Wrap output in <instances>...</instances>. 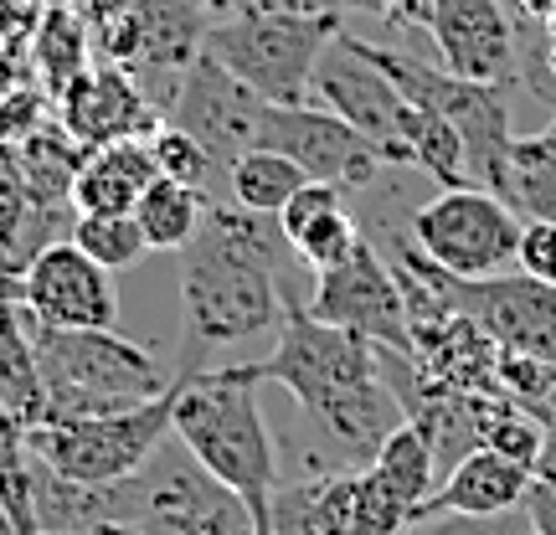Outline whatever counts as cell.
<instances>
[{
	"label": "cell",
	"instance_id": "1",
	"mask_svg": "<svg viewBox=\"0 0 556 535\" xmlns=\"http://www.w3.org/2000/svg\"><path fill=\"white\" fill-rule=\"evenodd\" d=\"M283 232L274 217L212 206L197 238L180 247V366L201 371L212 351H232L248 340L278 335L283 324Z\"/></svg>",
	"mask_w": 556,
	"mask_h": 535
},
{
	"label": "cell",
	"instance_id": "2",
	"mask_svg": "<svg viewBox=\"0 0 556 535\" xmlns=\"http://www.w3.org/2000/svg\"><path fill=\"white\" fill-rule=\"evenodd\" d=\"M258 377L289 386L299 412L325 433L330 463L340 469H366L381 437L407 417L381 377L377 345L356 330L315 319L299 294L283 298V324L274 335V351L258 360Z\"/></svg>",
	"mask_w": 556,
	"mask_h": 535
},
{
	"label": "cell",
	"instance_id": "3",
	"mask_svg": "<svg viewBox=\"0 0 556 535\" xmlns=\"http://www.w3.org/2000/svg\"><path fill=\"white\" fill-rule=\"evenodd\" d=\"M258 360L253 366H201L170 381V433L186 443L212 479H222L248 505L253 531H268V499L278 484V448L258 407Z\"/></svg>",
	"mask_w": 556,
	"mask_h": 535
},
{
	"label": "cell",
	"instance_id": "4",
	"mask_svg": "<svg viewBox=\"0 0 556 535\" xmlns=\"http://www.w3.org/2000/svg\"><path fill=\"white\" fill-rule=\"evenodd\" d=\"M31 345L47 392V417H99L124 412L170 392L176 371H165L144 345L119 330H52L31 315Z\"/></svg>",
	"mask_w": 556,
	"mask_h": 535
},
{
	"label": "cell",
	"instance_id": "5",
	"mask_svg": "<svg viewBox=\"0 0 556 535\" xmlns=\"http://www.w3.org/2000/svg\"><path fill=\"white\" fill-rule=\"evenodd\" d=\"M345 21L319 11H227L201 31V52L242 78L263 103H304L319 52Z\"/></svg>",
	"mask_w": 556,
	"mask_h": 535
},
{
	"label": "cell",
	"instance_id": "6",
	"mask_svg": "<svg viewBox=\"0 0 556 535\" xmlns=\"http://www.w3.org/2000/svg\"><path fill=\"white\" fill-rule=\"evenodd\" d=\"M119 520L135 535H248L253 515L222 479L186 454L176 433L144 458V469L119 479Z\"/></svg>",
	"mask_w": 556,
	"mask_h": 535
},
{
	"label": "cell",
	"instance_id": "7",
	"mask_svg": "<svg viewBox=\"0 0 556 535\" xmlns=\"http://www.w3.org/2000/svg\"><path fill=\"white\" fill-rule=\"evenodd\" d=\"M165 437H170V392L155 402H139V407H124V412L47 417L37 428H26V448L62 479L119 484L135 469H144V458Z\"/></svg>",
	"mask_w": 556,
	"mask_h": 535
},
{
	"label": "cell",
	"instance_id": "8",
	"mask_svg": "<svg viewBox=\"0 0 556 535\" xmlns=\"http://www.w3.org/2000/svg\"><path fill=\"white\" fill-rule=\"evenodd\" d=\"M392 263L417 273L422 283H433L438 294L448 298L458 315L475 319L500 351H520V356H536L546 366H556V283H541V278L520 273V268L495 278H448L443 268H433L417 253L413 238L397 242Z\"/></svg>",
	"mask_w": 556,
	"mask_h": 535
},
{
	"label": "cell",
	"instance_id": "9",
	"mask_svg": "<svg viewBox=\"0 0 556 535\" xmlns=\"http://www.w3.org/2000/svg\"><path fill=\"white\" fill-rule=\"evenodd\" d=\"M407 238L448 278H495L516 268L520 217L484 186H443L413 212Z\"/></svg>",
	"mask_w": 556,
	"mask_h": 535
},
{
	"label": "cell",
	"instance_id": "10",
	"mask_svg": "<svg viewBox=\"0 0 556 535\" xmlns=\"http://www.w3.org/2000/svg\"><path fill=\"white\" fill-rule=\"evenodd\" d=\"M304 309L325 324L356 330L381 351L413 356V330H407V298H402V278L387 263L377 242L361 232V242L336 263L315 273V294L304 298Z\"/></svg>",
	"mask_w": 556,
	"mask_h": 535
},
{
	"label": "cell",
	"instance_id": "11",
	"mask_svg": "<svg viewBox=\"0 0 556 535\" xmlns=\"http://www.w3.org/2000/svg\"><path fill=\"white\" fill-rule=\"evenodd\" d=\"M258 144L289 155L309 180H330L340 191H361V186H377L387 170L371 139L361 135L356 124H345L336 109L325 103H268L258 124Z\"/></svg>",
	"mask_w": 556,
	"mask_h": 535
},
{
	"label": "cell",
	"instance_id": "12",
	"mask_svg": "<svg viewBox=\"0 0 556 535\" xmlns=\"http://www.w3.org/2000/svg\"><path fill=\"white\" fill-rule=\"evenodd\" d=\"M268 103L248 88L242 78H232L212 52H201L180 67V82L170 93V109H165V124H176L197 139L201 150L212 155V165H232L242 150L258 144V124Z\"/></svg>",
	"mask_w": 556,
	"mask_h": 535
},
{
	"label": "cell",
	"instance_id": "13",
	"mask_svg": "<svg viewBox=\"0 0 556 535\" xmlns=\"http://www.w3.org/2000/svg\"><path fill=\"white\" fill-rule=\"evenodd\" d=\"M309 88L319 93V103H325V109H336L345 124H356L361 135H366L381 155H387V165H407L402 129H407L413 103L392 88V78L381 73L377 62L361 58V47L351 41V31H345V26H340L336 37H330V47L319 52Z\"/></svg>",
	"mask_w": 556,
	"mask_h": 535
},
{
	"label": "cell",
	"instance_id": "14",
	"mask_svg": "<svg viewBox=\"0 0 556 535\" xmlns=\"http://www.w3.org/2000/svg\"><path fill=\"white\" fill-rule=\"evenodd\" d=\"M422 31L443 73L490 88L520 82V16L505 0H433Z\"/></svg>",
	"mask_w": 556,
	"mask_h": 535
},
{
	"label": "cell",
	"instance_id": "15",
	"mask_svg": "<svg viewBox=\"0 0 556 535\" xmlns=\"http://www.w3.org/2000/svg\"><path fill=\"white\" fill-rule=\"evenodd\" d=\"M26 309L52 330H114L119 289L114 273L88 258L78 242L58 238L26 263Z\"/></svg>",
	"mask_w": 556,
	"mask_h": 535
},
{
	"label": "cell",
	"instance_id": "16",
	"mask_svg": "<svg viewBox=\"0 0 556 535\" xmlns=\"http://www.w3.org/2000/svg\"><path fill=\"white\" fill-rule=\"evenodd\" d=\"M62 129L78 139L83 150H99L114 139H150L155 109L139 93L124 67H83L78 78L58 93Z\"/></svg>",
	"mask_w": 556,
	"mask_h": 535
},
{
	"label": "cell",
	"instance_id": "17",
	"mask_svg": "<svg viewBox=\"0 0 556 535\" xmlns=\"http://www.w3.org/2000/svg\"><path fill=\"white\" fill-rule=\"evenodd\" d=\"M356 479H361V469H340L330 458H315L299 479L274 484L268 531L274 535H351Z\"/></svg>",
	"mask_w": 556,
	"mask_h": 535
},
{
	"label": "cell",
	"instance_id": "18",
	"mask_svg": "<svg viewBox=\"0 0 556 535\" xmlns=\"http://www.w3.org/2000/svg\"><path fill=\"white\" fill-rule=\"evenodd\" d=\"M531 495V469H520L516 458L495 454V448H469L458 458L448 479L413 510V520L428 515H500V510H520Z\"/></svg>",
	"mask_w": 556,
	"mask_h": 535
},
{
	"label": "cell",
	"instance_id": "19",
	"mask_svg": "<svg viewBox=\"0 0 556 535\" xmlns=\"http://www.w3.org/2000/svg\"><path fill=\"white\" fill-rule=\"evenodd\" d=\"M155 155L144 139H114V144H99L88 150L73 176V191H67V206L73 217H103V212H135L139 191L155 180Z\"/></svg>",
	"mask_w": 556,
	"mask_h": 535
},
{
	"label": "cell",
	"instance_id": "20",
	"mask_svg": "<svg viewBox=\"0 0 556 535\" xmlns=\"http://www.w3.org/2000/svg\"><path fill=\"white\" fill-rule=\"evenodd\" d=\"M0 412H11L21 428L47 422V392H41L26 304H0Z\"/></svg>",
	"mask_w": 556,
	"mask_h": 535
},
{
	"label": "cell",
	"instance_id": "21",
	"mask_svg": "<svg viewBox=\"0 0 556 535\" xmlns=\"http://www.w3.org/2000/svg\"><path fill=\"white\" fill-rule=\"evenodd\" d=\"M520 221H556V124L510 139L505 180L495 191Z\"/></svg>",
	"mask_w": 556,
	"mask_h": 535
},
{
	"label": "cell",
	"instance_id": "22",
	"mask_svg": "<svg viewBox=\"0 0 556 535\" xmlns=\"http://www.w3.org/2000/svg\"><path fill=\"white\" fill-rule=\"evenodd\" d=\"M47 242H58V217L52 201L31 196V186L16 176V165H0V268L26 273Z\"/></svg>",
	"mask_w": 556,
	"mask_h": 535
},
{
	"label": "cell",
	"instance_id": "23",
	"mask_svg": "<svg viewBox=\"0 0 556 535\" xmlns=\"http://www.w3.org/2000/svg\"><path fill=\"white\" fill-rule=\"evenodd\" d=\"M201 217H206V191L170 176H155L135 201V221L150 242V253H180L197 238Z\"/></svg>",
	"mask_w": 556,
	"mask_h": 535
},
{
	"label": "cell",
	"instance_id": "24",
	"mask_svg": "<svg viewBox=\"0 0 556 535\" xmlns=\"http://www.w3.org/2000/svg\"><path fill=\"white\" fill-rule=\"evenodd\" d=\"M371 474L392 489V495H402L407 505H422V499L433 495V479H438V454H433V437L417 428L413 417H402L392 433L381 437L377 458L366 463Z\"/></svg>",
	"mask_w": 556,
	"mask_h": 535
},
{
	"label": "cell",
	"instance_id": "25",
	"mask_svg": "<svg viewBox=\"0 0 556 535\" xmlns=\"http://www.w3.org/2000/svg\"><path fill=\"white\" fill-rule=\"evenodd\" d=\"M304 170H299L289 155H278L268 144H253V150H242L232 165H227V191L238 201L242 212H258V217H278V206L294 196L299 186H304Z\"/></svg>",
	"mask_w": 556,
	"mask_h": 535
},
{
	"label": "cell",
	"instance_id": "26",
	"mask_svg": "<svg viewBox=\"0 0 556 535\" xmlns=\"http://www.w3.org/2000/svg\"><path fill=\"white\" fill-rule=\"evenodd\" d=\"M83 155H88V150H83L62 124H41L37 135L16 144V176L31 186V196L62 206L67 191H73V176H78Z\"/></svg>",
	"mask_w": 556,
	"mask_h": 535
},
{
	"label": "cell",
	"instance_id": "27",
	"mask_svg": "<svg viewBox=\"0 0 556 535\" xmlns=\"http://www.w3.org/2000/svg\"><path fill=\"white\" fill-rule=\"evenodd\" d=\"M0 515L11 520V535L37 531V458L26 448V428L11 412H0Z\"/></svg>",
	"mask_w": 556,
	"mask_h": 535
},
{
	"label": "cell",
	"instance_id": "28",
	"mask_svg": "<svg viewBox=\"0 0 556 535\" xmlns=\"http://www.w3.org/2000/svg\"><path fill=\"white\" fill-rule=\"evenodd\" d=\"M67 238L78 242L83 253L93 263H103L109 273H124V268H135L144 253H150V242L139 232L135 212H103V217H73L67 227Z\"/></svg>",
	"mask_w": 556,
	"mask_h": 535
},
{
	"label": "cell",
	"instance_id": "29",
	"mask_svg": "<svg viewBox=\"0 0 556 535\" xmlns=\"http://www.w3.org/2000/svg\"><path fill=\"white\" fill-rule=\"evenodd\" d=\"M37 67L52 88H67L88 67V41H83V21L67 5H52L37 26Z\"/></svg>",
	"mask_w": 556,
	"mask_h": 535
},
{
	"label": "cell",
	"instance_id": "30",
	"mask_svg": "<svg viewBox=\"0 0 556 535\" xmlns=\"http://www.w3.org/2000/svg\"><path fill=\"white\" fill-rule=\"evenodd\" d=\"M361 242V221L345 212V201L340 206H330V212H319L309 227H299L294 238H289V247H294V258L309 268V273H319V268H336L351 247Z\"/></svg>",
	"mask_w": 556,
	"mask_h": 535
},
{
	"label": "cell",
	"instance_id": "31",
	"mask_svg": "<svg viewBox=\"0 0 556 535\" xmlns=\"http://www.w3.org/2000/svg\"><path fill=\"white\" fill-rule=\"evenodd\" d=\"M150 155H155V170L160 176H170V180H186V186H201L206 191V180H212V155L201 150L197 139L186 135V129H176V124H165L160 119L155 129H150Z\"/></svg>",
	"mask_w": 556,
	"mask_h": 535
},
{
	"label": "cell",
	"instance_id": "32",
	"mask_svg": "<svg viewBox=\"0 0 556 535\" xmlns=\"http://www.w3.org/2000/svg\"><path fill=\"white\" fill-rule=\"evenodd\" d=\"M413 525V505L392 495L371 469H361L356 479V515H351V535H402Z\"/></svg>",
	"mask_w": 556,
	"mask_h": 535
},
{
	"label": "cell",
	"instance_id": "33",
	"mask_svg": "<svg viewBox=\"0 0 556 535\" xmlns=\"http://www.w3.org/2000/svg\"><path fill=\"white\" fill-rule=\"evenodd\" d=\"M402 535H536L526 505L520 510H500V515H428L413 520Z\"/></svg>",
	"mask_w": 556,
	"mask_h": 535
},
{
	"label": "cell",
	"instance_id": "34",
	"mask_svg": "<svg viewBox=\"0 0 556 535\" xmlns=\"http://www.w3.org/2000/svg\"><path fill=\"white\" fill-rule=\"evenodd\" d=\"M516 268L541 283H556V221H520Z\"/></svg>",
	"mask_w": 556,
	"mask_h": 535
},
{
	"label": "cell",
	"instance_id": "35",
	"mask_svg": "<svg viewBox=\"0 0 556 535\" xmlns=\"http://www.w3.org/2000/svg\"><path fill=\"white\" fill-rule=\"evenodd\" d=\"M47 124V103L41 93H26L16 88L11 99H0V144H21V139H31Z\"/></svg>",
	"mask_w": 556,
	"mask_h": 535
},
{
	"label": "cell",
	"instance_id": "36",
	"mask_svg": "<svg viewBox=\"0 0 556 535\" xmlns=\"http://www.w3.org/2000/svg\"><path fill=\"white\" fill-rule=\"evenodd\" d=\"M304 11H319V16H336V21H351V16H377V21H392V5L387 0H299Z\"/></svg>",
	"mask_w": 556,
	"mask_h": 535
},
{
	"label": "cell",
	"instance_id": "37",
	"mask_svg": "<svg viewBox=\"0 0 556 535\" xmlns=\"http://www.w3.org/2000/svg\"><path fill=\"white\" fill-rule=\"evenodd\" d=\"M526 515H531V531L536 535H556V484H536V479H531Z\"/></svg>",
	"mask_w": 556,
	"mask_h": 535
},
{
	"label": "cell",
	"instance_id": "38",
	"mask_svg": "<svg viewBox=\"0 0 556 535\" xmlns=\"http://www.w3.org/2000/svg\"><path fill=\"white\" fill-rule=\"evenodd\" d=\"M510 11L526 21H536L546 31H556V0H510Z\"/></svg>",
	"mask_w": 556,
	"mask_h": 535
},
{
	"label": "cell",
	"instance_id": "39",
	"mask_svg": "<svg viewBox=\"0 0 556 535\" xmlns=\"http://www.w3.org/2000/svg\"><path fill=\"white\" fill-rule=\"evenodd\" d=\"M392 5V16L407 21V26H428V16H433V0H387Z\"/></svg>",
	"mask_w": 556,
	"mask_h": 535
},
{
	"label": "cell",
	"instance_id": "40",
	"mask_svg": "<svg viewBox=\"0 0 556 535\" xmlns=\"http://www.w3.org/2000/svg\"><path fill=\"white\" fill-rule=\"evenodd\" d=\"M222 11H299V0H217Z\"/></svg>",
	"mask_w": 556,
	"mask_h": 535
},
{
	"label": "cell",
	"instance_id": "41",
	"mask_svg": "<svg viewBox=\"0 0 556 535\" xmlns=\"http://www.w3.org/2000/svg\"><path fill=\"white\" fill-rule=\"evenodd\" d=\"M52 535H135L124 520H93V525H73V531H52Z\"/></svg>",
	"mask_w": 556,
	"mask_h": 535
},
{
	"label": "cell",
	"instance_id": "42",
	"mask_svg": "<svg viewBox=\"0 0 556 535\" xmlns=\"http://www.w3.org/2000/svg\"><path fill=\"white\" fill-rule=\"evenodd\" d=\"M0 535H11V520H5V515H0Z\"/></svg>",
	"mask_w": 556,
	"mask_h": 535
},
{
	"label": "cell",
	"instance_id": "43",
	"mask_svg": "<svg viewBox=\"0 0 556 535\" xmlns=\"http://www.w3.org/2000/svg\"><path fill=\"white\" fill-rule=\"evenodd\" d=\"M248 535H274V531H248Z\"/></svg>",
	"mask_w": 556,
	"mask_h": 535
},
{
	"label": "cell",
	"instance_id": "44",
	"mask_svg": "<svg viewBox=\"0 0 556 535\" xmlns=\"http://www.w3.org/2000/svg\"><path fill=\"white\" fill-rule=\"evenodd\" d=\"M505 5H510V0H505Z\"/></svg>",
	"mask_w": 556,
	"mask_h": 535
}]
</instances>
